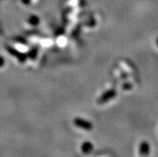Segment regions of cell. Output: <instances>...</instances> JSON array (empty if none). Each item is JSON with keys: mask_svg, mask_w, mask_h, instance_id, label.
Returning <instances> with one entry per match:
<instances>
[{"mask_svg": "<svg viewBox=\"0 0 158 157\" xmlns=\"http://www.w3.org/2000/svg\"><path fill=\"white\" fill-rule=\"evenodd\" d=\"M156 44H157V46H158V38H157V39H156Z\"/></svg>", "mask_w": 158, "mask_h": 157, "instance_id": "cell-10", "label": "cell"}, {"mask_svg": "<svg viewBox=\"0 0 158 157\" xmlns=\"http://www.w3.org/2000/svg\"><path fill=\"white\" fill-rule=\"evenodd\" d=\"M7 50H8V52H10V54H12L13 56H16V57L18 58V59H19L20 60H23L24 57H23V56L22 54H20L19 52H18L16 50H14V49H12L11 48H8Z\"/></svg>", "mask_w": 158, "mask_h": 157, "instance_id": "cell-5", "label": "cell"}, {"mask_svg": "<svg viewBox=\"0 0 158 157\" xmlns=\"http://www.w3.org/2000/svg\"><path fill=\"white\" fill-rule=\"evenodd\" d=\"M39 22H40L39 18L35 15L31 16V17L28 19V23H29V24H31V25H32V26H36V25L39 23Z\"/></svg>", "mask_w": 158, "mask_h": 157, "instance_id": "cell-6", "label": "cell"}, {"mask_svg": "<svg viewBox=\"0 0 158 157\" xmlns=\"http://www.w3.org/2000/svg\"><path fill=\"white\" fill-rule=\"evenodd\" d=\"M4 64H5V60H4L3 57L0 56V68H2Z\"/></svg>", "mask_w": 158, "mask_h": 157, "instance_id": "cell-8", "label": "cell"}, {"mask_svg": "<svg viewBox=\"0 0 158 157\" xmlns=\"http://www.w3.org/2000/svg\"><path fill=\"white\" fill-rule=\"evenodd\" d=\"M22 1L24 4H29L30 3L31 0H22Z\"/></svg>", "mask_w": 158, "mask_h": 157, "instance_id": "cell-9", "label": "cell"}, {"mask_svg": "<svg viewBox=\"0 0 158 157\" xmlns=\"http://www.w3.org/2000/svg\"><path fill=\"white\" fill-rule=\"evenodd\" d=\"M93 149V146L90 142H84L81 146V151L84 154H89Z\"/></svg>", "mask_w": 158, "mask_h": 157, "instance_id": "cell-4", "label": "cell"}, {"mask_svg": "<svg viewBox=\"0 0 158 157\" xmlns=\"http://www.w3.org/2000/svg\"><path fill=\"white\" fill-rule=\"evenodd\" d=\"M74 123L76 127L83 128L84 130H92V124L90 122L86 121L84 119H81L80 118H76L74 119Z\"/></svg>", "mask_w": 158, "mask_h": 157, "instance_id": "cell-2", "label": "cell"}, {"mask_svg": "<svg viewBox=\"0 0 158 157\" xmlns=\"http://www.w3.org/2000/svg\"><path fill=\"white\" fill-rule=\"evenodd\" d=\"M132 88V84H124V85H123V88H124V90H129V89H131Z\"/></svg>", "mask_w": 158, "mask_h": 157, "instance_id": "cell-7", "label": "cell"}, {"mask_svg": "<svg viewBox=\"0 0 158 157\" xmlns=\"http://www.w3.org/2000/svg\"><path fill=\"white\" fill-rule=\"evenodd\" d=\"M116 96V91L114 89L109 90L108 92H106L104 95L100 96V99L98 100V103L99 104H104V103H106V102L109 101L110 100H112V98L115 97Z\"/></svg>", "mask_w": 158, "mask_h": 157, "instance_id": "cell-1", "label": "cell"}, {"mask_svg": "<svg viewBox=\"0 0 158 157\" xmlns=\"http://www.w3.org/2000/svg\"><path fill=\"white\" fill-rule=\"evenodd\" d=\"M149 145L147 142L144 141L140 143V147H139V152L141 155H146L149 154Z\"/></svg>", "mask_w": 158, "mask_h": 157, "instance_id": "cell-3", "label": "cell"}]
</instances>
